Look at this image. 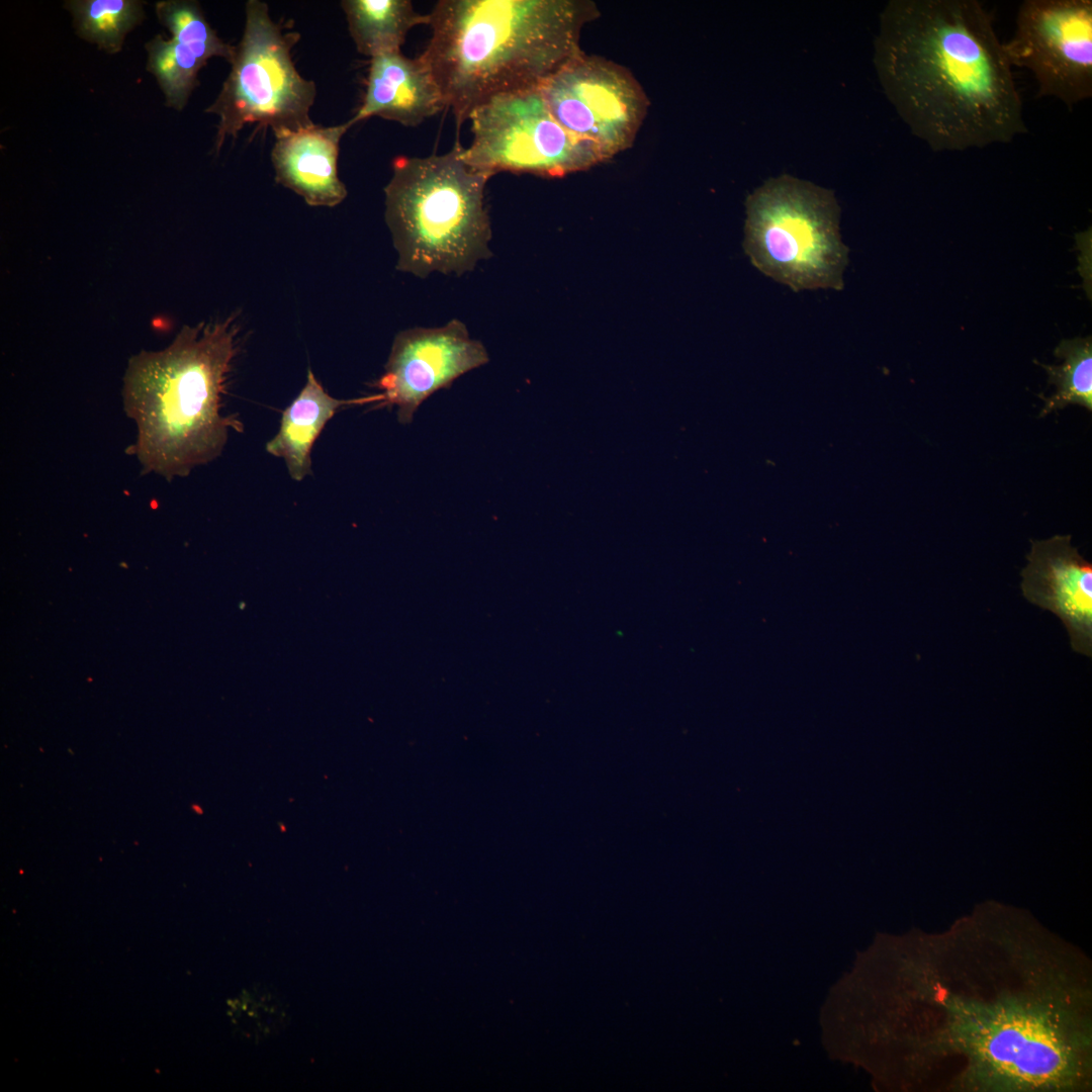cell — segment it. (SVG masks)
<instances>
[{
  "instance_id": "obj_14",
  "label": "cell",
  "mask_w": 1092,
  "mask_h": 1092,
  "mask_svg": "<svg viewBox=\"0 0 1092 1092\" xmlns=\"http://www.w3.org/2000/svg\"><path fill=\"white\" fill-rule=\"evenodd\" d=\"M446 108L442 91L430 66L419 56L401 51L370 59L362 103L351 125L378 116L405 126H417Z\"/></svg>"
},
{
  "instance_id": "obj_13",
  "label": "cell",
  "mask_w": 1092,
  "mask_h": 1092,
  "mask_svg": "<svg viewBox=\"0 0 1092 1092\" xmlns=\"http://www.w3.org/2000/svg\"><path fill=\"white\" fill-rule=\"evenodd\" d=\"M159 21L170 38L156 35L146 43L147 69L157 79L166 104L182 110L198 85V72L213 57L231 62L236 46L218 37L197 2L167 0L156 3Z\"/></svg>"
},
{
  "instance_id": "obj_5",
  "label": "cell",
  "mask_w": 1092,
  "mask_h": 1092,
  "mask_svg": "<svg viewBox=\"0 0 1092 1092\" xmlns=\"http://www.w3.org/2000/svg\"><path fill=\"white\" fill-rule=\"evenodd\" d=\"M489 178L463 161L458 144L442 155L396 157L384 188L396 269L421 278L459 276L489 258Z\"/></svg>"
},
{
  "instance_id": "obj_1",
  "label": "cell",
  "mask_w": 1092,
  "mask_h": 1092,
  "mask_svg": "<svg viewBox=\"0 0 1092 1092\" xmlns=\"http://www.w3.org/2000/svg\"><path fill=\"white\" fill-rule=\"evenodd\" d=\"M899 947L885 1030L902 1042L905 1087L1092 1091V962L1080 946L988 903Z\"/></svg>"
},
{
  "instance_id": "obj_3",
  "label": "cell",
  "mask_w": 1092,
  "mask_h": 1092,
  "mask_svg": "<svg viewBox=\"0 0 1092 1092\" xmlns=\"http://www.w3.org/2000/svg\"><path fill=\"white\" fill-rule=\"evenodd\" d=\"M598 15L583 0H441L420 56L461 126L494 96L540 88L581 52L582 28Z\"/></svg>"
},
{
  "instance_id": "obj_8",
  "label": "cell",
  "mask_w": 1092,
  "mask_h": 1092,
  "mask_svg": "<svg viewBox=\"0 0 1092 1092\" xmlns=\"http://www.w3.org/2000/svg\"><path fill=\"white\" fill-rule=\"evenodd\" d=\"M472 141L463 161L492 176L499 172L560 177L606 162L589 143L553 117L540 88L494 96L469 115Z\"/></svg>"
},
{
  "instance_id": "obj_6",
  "label": "cell",
  "mask_w": 1092,
  "mask_h": 1092,
  "mask_svg": "<svg viewBox=\"0 0 1092 1092\" xmlns=\"http://www.w3.org/2000/svg\"><path fill=\"white\" fill-rule=\"evenodd\" d=\"M743 248L763 275L793 291L842 290L848 248L832 190L784 174L745 201Z\"/></svg>"
},
{
  "instance_id": "obj_11",
  "label": "cell",
  "mask_w": 1092,
  "mask_h": 1092,
  "mask_svg": "<svg viewBox=\"0 0 1092 1092\" xmlns=\"http://www.w3.org/2000/svg\"><path fill=\"white\" fill-rule=\"evenodd\" d=\"M488 360L484 345L458 320L400 331L375 383L382 398L379 406L395 405L398 422L411 423L425 399Z\"/></svg>"
},
{
  "instance_id": "obj_19",
  "label": "cell",
  "mask_w": 1092,
  "mask_h": 1092,
  "mask_svg": "<svg viewBox=\"0 0 1092 1092\" xmlns=\"http://www.w3.org/2000/svg\"><path fill=\"white\" fill-rule=\"evenodd\" d=\"M1056 357L1063 359L1061 365H1040L1049 375V384L1057 387L1056 393L1045 397L1040 417L1057 412L1069 404H1078L1092 411V341L1091 337L1063 340L1055 349Z\"/></svg>"
},
{
  "instance_id": "obj_15",
  "label": "cell",
  "mask_w": 1092,
  "mask_h": 1092,
  "mask_svg": "<svg viewBox=\"0 0 1092 1092\" xmlns=\"http://www.w3.org/2000/svg\"><path fill=\"white\" fill-rule=\"evenodd\" d=\"M351 126L349 121L331 126L313 124L276 135L271 161L277 182L310 206L340 204L347 189L339 178V146Z\"/></svg>"
},
{
  "instance_id": "obj_7",
  "label": "cell",
  "mask_w": 1092,
  "mask_h": 1092,
  "mask_svg": "<svg viewBox=\"0 0 1092 1092\" xmlns=\"http://www.w3.org/2000/svg\"><path fill=\"white\" fill-rule=\"evenodd\" d=\"M297 32H284L259 0L246 4L243 36L236 46L231 72L205 111L218 117L214 152L247 124L269 126L275 136L313 125L309 110L315 85L296 70L291 49Z\"/></svg>"
},
{
  "instance_id": "obj_17",
  "label": "cell",
  "mask_w": 1092,
  "mask_h": 1092,
  "mask_svg": "<svg viewBox=\"0 0 1092 1092\" xmlns=\"http://www.w3.org/2000/svg\"><path fill=\"white\" fill-rule=\"evenodd\" d=\"M341 6L358 52L370 59L400 51L412 28L429 23V14L408 0H344Z\"/></svg>"
},
{
  "instance_id": "obj_9",
  "label": "cell",
  "mask_w": 1092,
  "mask_h": 1092,
  "mask_svg": "<svg viewBox=\"0 0 1092 1092\" xmlns=\"http://www.w3.org/2000/svg\"><path fill=\"white\" fill-rule=\"evenodd\" d=\"M557 122L594 146L606 161L629 149L649 100L625 67L582 51L540 87Z\"/></svg>"
},
{
  "instance_id": "obj_4",
  "label": "cell",
  "mask_w": 1092,
  "mask_h": 1092,
  "mask_svg": "<svg viewBox=\"0 0 1092 1092\" xmlns=\"http://www.w3.org/2000/svg\"><path fill=\"white\" fill-rule=\"evenodd\" d=\"M237 333L233 316L185 326L166 349L129 360L124 411L136 424L134 452L146 471L186 476L222 452L231 428L243 430L219 413Z\"/></svg>"
},
{
  "instance_id": "obj_10",
  "label": "cell",
  "mask_w": 1092,
  "mask_h": 1092,
  "mask_svg": "<svg viewBox=\"0 0 1092 1092\" xmlns=\"http://www.w3.org/2000/svg\"><path fill=\"white\" fill-rule=\"evenodd\" d=\"M1010 65L1029 70L1038 97L1072 110L1092 96V1L1025 0L1003 42Z\"/></svg>"
},
{
  "instance_id": "obj_18",
  "label": "cell",
  "mask_w": 1092,
  "mask_h": 1092,
  "mask_svg": "<svg viewBox=\"0 0 1092 1092\" xmlns=\"http://www.w3.org/2000/svg\"><path fill=\"white\" fill-rule=\"evenodd\" d=\"M143 5L138 0H72L65 4L78 35L108 54L118 53L126 33L142 22Z\"/></svg>"
},
{
  "instance_id": "obj_2",
  "label": "cell",
  "mask_w": 1092,
  "mask_h": 1092,
  "mask_svg": "<svg viewBox=\"0 0 1092 1092\" xmlns=\"http://www.w3.org/2000/svg\"><path fill=\"white\" fill-rule=\"evenodd\" d=\"M874 63L885 95L933 152L1008 144L1026 133L1012 66L977 0H893Z\"/></svg>"
},
{
  "instance_id": "obj_16",
  "label": "cell",
  "mask_w": 1092,
  "mask_h": 1092,
  "mask_svg": "<svg viewBox=\"0 0 1092 1092\" xmlns=\"http://www.w3.org/2000/svg\"><path fill=\"white\" fill-rule=\"evenodd\" d=\"M380 401V394L355 399L335 398L309 369L305 385L283 411L278 433L267 443L266 450L282 458L290 477L300 481L312 474V446L337 411L346 405Z\"/></svg>"
},
{
  "instance_id": "obj_12",
  "label": "cell",
  "mask_w": 1092,
  "mask_h": 1092,
  "mask_svg": "<svg viewBox=\"0 0 1092 1092\" xmlns=\"http://www.w3.org/2000/svg\"><path fill=\"white\" fill-rule=\"evenodd\" d=\"M1072 536L1032 540L1021 571V592L1030 604L1056 615L1072 649L1092 657V564L1071 543Z\"/></svg>"
}]
</instances>
